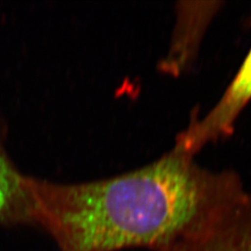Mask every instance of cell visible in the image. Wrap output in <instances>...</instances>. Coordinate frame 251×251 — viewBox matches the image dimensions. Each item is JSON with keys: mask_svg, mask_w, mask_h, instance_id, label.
Wrapping results in <instances>:
<instances>
[{"mask_svg": "<svg viewBox=\"0 0 251 251\" xmlns=\"http://www.w3.org/2000/svg\"><path fill=\"white\" fill-rule=\"evenodd\" d=\"M32 188L36 225L60 251H171L248 193L237 172L208 171L176 148L114 178L32 177Z\"/></svg>", "mask_w": 251, "mask_h": 251, "instance_id": "1", "label": "cell"}, {"mask_svg": "<svg viewBox=\"0 0 251 251\" xmlns=\"http://www.w3.org/2000/svg\"><path fill=\"white\" fill-rule=\"evenodd\" d=\"M251 101V47L233 80L203 118L193 119L179 135L175 148L195 155L206 144L233 134L234 126Z\"/></svg>", "mask_w": 251, "mask_h": 251, "instance_id": "2", "label": "cell"}, {"mask_svg": "<svg viewBox=\"0 0 251 251\" xmlns=\"http://www.w3.org/2000/svg\"><path fill=\"white\" fill-rule=\"evenodd\" d=\"M171 251H251V191Z\"/></svg>", "mask_w": 251, "mask_h": 251, "instance_id": "3", "label": "cell"}, {"mask_svg": "<svg viewBox=\"0 0 251 251\" xmlns=\"http://www.w3.org/2000/svg\"><path fill=\"white\" fill-rule=\"evenodd\" d=\"M0 224L36 225L32 177L10 160L0 135Z\"/></svg>", "mask_w": 251, "mask_h": 251, "instance_id": "4", "label": "cell"}, {"mask_svg": "<svg viewBox=\"0 0 251 251\" xmlns=\"http://www.w3.org/2000/svg\"><path fill=\"white\" fill-rule=\"evenodd\" d=\"M223 2L202 3V7L179 9L178 41L172 47L171 56L167 62V69L172 72H180L192 61L197 47L199 45L209 22L221 9Z\"/></svg>", "mask_w": 251, "mask_h": 251, "instance_id": "5", "label": "cell"}]
</instances>
